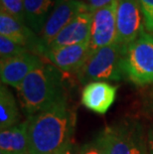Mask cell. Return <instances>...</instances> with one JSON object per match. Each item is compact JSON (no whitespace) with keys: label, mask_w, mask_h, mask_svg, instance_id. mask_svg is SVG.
<instances>
[{"label":"cell","mask_w":153,"mask_h":154,"mask_svg":"<svg viewBox=\"0 0 153 154\" xmlns=\"http://www.w3.org/2000/svg\"><path fill=\"white\" fill-rule=\"evenodd\" d=\"M90 52L92 50L90 43L69 45L48 48L45 52V58L60 71L77 74L90 56Z\"/></svg>","instance_id":"8fae6325"},{"label":"cell","mask_w":153,"mask_h":154,"mask_svg":"<svg viewBox=\"0 0 153 154\" xmlns=\"http://www.w3.org/2000/svg\"><path fill=\"white\" fill-rule=\"evenodd\" d=\"M126 48L118 44L92 51L82 68L76 74L81 84L92 82H118L123 77L122 59Z\"/></svg>","instance_id":"3957f363"},{"label":"cell","mask_w":153,"mask_h":154,"mask_svg":"<svg viewBox=\"0 0 153 154\" xmlns=\"http://www.w3.org/2000/svg\"><path fill=\"white\" fill-rule=\"evenodd\" d=\"M0 35L20 44L30 53L45 57L46 48L40 36L32 31L24 22L17 20L3 10H0Z\"/></svg>","instance_id":"9c48e42d"},{"label":"cell","mask_w":153,"mask_h":154,"mask_svg":"<svg viewBox=\"0 0 153 154\" xmlns=\"http://www.w3.org/2000/svg\"><path fill=\"white\" fill-rule=\"evenodd\" d=\"M0 10L25 23L24 0H0Z\"/></svg>","instance_id":"d6986e66"},{"label":"cell","mask_w":153,"mask_h":154,"mask_svg":"<svg viewBox=\"0 0 153 154\" xmlns=\"http://www.w3.org/2000/svg\"><path fill=\"white\" fill-rule=\"evenodd\" d=\"M146 100H147V107L148 109L153 112V88L149 91V93L147 94V97H146Z\"/></svg>","instance_id":"cb8c5ba5"},{"label":"cell","mask_w":153,"mask_h":154,"mask_svg":"<svg viewBox=\"0 0 153 154\" xmlns=\"http://www.w3.org/2000/svg\"><path fill=\"white\" fill-rule=\"evenodd\" d=\"M54 4V0H24L25 23L37 35L40 36Z\"/></svg>","instance_id":"9a60e30c"},{"label":"cell","mask_w":153,"mask_h":154,"mask_svg":"<svg viewBox=\"0 0 153 154\" xmlns=\"http://www.w3.org/2000/svg\"><path fill=\"white\" fill-rule=\"evenodd\" d=\"M76 1H79V2H83V3H87V0H76Z\"/></svg>","instance_id":"d4e9b609"},{"label":"cell","mask_w":153,"mask_h":154,"mask_svg":"<svg viewBox=\"0 0 153 154\" xmlns=\"http://www.w3.org/2000/svg\"><path fill=\"white\" fill-rule=\"evenodd\" d=\"M77 116L68 97L27 117L29 153L53 154L72 141Z\"/></svg>","instance_id":"6da1fadb"},{"label":"cell","mask_w":153,"mask_h":154,"mask_svg":"<svg viewBox=\"0 0 153 154\" xmlns=\"http://www.w3.org/2000/svg\"><path fill=\"white\" fill-rule=\"evenodd\" d=\"M43 64L41 57L30 52L0 61L1 84L18 90L28 75Z\"/></svg>","instance_id":"30bf717a"},{"label":"cell","mask_w":153,"mask_h":154,"mask_svg":"<svg viewBox=\"0 0 153 154\" xmlns=\"http://www.w3.org/2000/svg\"><path fill=\"white\" fill-rule=\"evenodd\" d=\"M20 111L12 91L1 84L0 86V129H7L20 123Z\"/></svg>","instance_id":"2e32d148"},{"label":"cell","mask_w":153,"mask_h":154,"mask_svg":"<svg viewBox=\"0 0 153 154\" xmlns=\"http://www.w3.org/2000/svg\"><path fill=\"white\" fill-rule=\"evenodd\" d=\"M27 154H30V153H27Z\"/></svg>","instance_id":"4316f807"},{"label":"cell","mask_w":153,"mask_h":154,"mask_svg":"<svg viewBox=\"0 0 153 154\" xmlns=\"http://www.w3.org/2000/svg\"><path fill=\"white\" fill-rule=\"evenodd\" d=\"M144 20L137 0H118L116 41L124 48L133 43L144 32Z\"/></svg>","instance_id":"8992f818"},{"label":"cell","mask_w":153,"mask_h":154,"mask_svg":"<svg viewBox=\"0 0 153 154\" xmlns=\"http://www.w3.org/2000/svg\"><path fill=\"white\" fill-rule=\"evenodd\" d=\"M123 77L138 87L153 85V35L143 33L125 50Z\"/></svg>","instance_id":"277c9868"},{"label":"cell","mask_w":153,"mask_h":154,"mask_svg":"<svg viewBox=\"0 0 153 154\" xmlns=\"http://www.w3.org/2000/svg\"><path fill=\"white\" fill-rule=\"evenodd\" d=\"M140 6L144 26L147 31L153 32V0H137Z\"/></svg>","instance_id":"ffe728a7"},{"label":"cell","mask_w":153,"mask_h":154,"mask_svg":"<svg viewBox=\"0 0 153 154\" xmlns=\"http://www.w3.org/2000/svg\"><path fill=\"white\" fill-rule=\"evenodd\" d=\"M116 7L118 0L109 6L92 13L90 23V50L110 46L116 41Z\"/></svg>","instance_id":"52a82bcc"},{"label":"cell","mask_w":153,"mask_h":154,"mask_svg":"<svg viewBox=\"0 0 153 154\" xmlns=\"http://www.w3.org/2000/svg\"><path fill=\"white\" fill-rule=\"evenodd\" d=\"M0 152L5 154L29 153L27 121L0 131Z\"/></svg>","instance_id":"5bb4252c"},{"label":"cell","mask_w":153,"mask_h":154,"mask_svg":"<svg viewBox=\"0 0 153 154\" xmlns=\"http://www.w3.org/2000/svg\"><path fill=\"white\" fill-rule=\"evenodd\" d=\"M109 154H147L146 132L134 120H123L105 128Z\"/></svg>","instance_id":"5b68a950"},{"label":"cell","mask_w":153,"mask_h":154,"mask_svg":"<svg viewBox=\"0 0 153 154\" xmlns=\"http://www.w3.org/2000/svg\"><path fill=\"white\" fill-rule=\"evenodd\" d=\"M79 154H109V138L106 130H102L93 139L84 143L80 148Z\"/></svg>","instance_id":"e0dca14e"},{"label":"cell","mask_w":153,"mask_h":154,"mask_svg":"<svg viewBox=\"0 0 153 154\" xmlns=\"http://www.w3.org/2000/svg\"><path fill=\"white\" fill-rule=\"evenodd\" d=\"M90 10L87 3L79 2L76 0H60L57 1L55 7L49 16L40 38L46 50L57 37L58 34L81 12Z\"/></svg>","instance_id":"ba28073f"},{"label":"cell","mask_w":153,"mask_h":154,"mask_svg":"<svg viewBox=\"0 0 153 154\" xmlns=\"http://www.w3.org/2000/svg\"><path fill=\"white\" fill-rule=\"evenodd\" d=\"M80 148L77 147V145L73 141H71L70 143H68L67 145H65L64 147H62L61 149H59L58 151H56L53 154H79Z\"/></svg>","instance_id":"7402d4cb"},{"label":"cell","mask_w":153,"mask_h":154,"mask_svg":"<svg viewBox=\"0 0 153 154\" xmlns=\"http://www.w3.org/2000/svg\"><path fill=\"white\" fill-rule=\"evenodd\" d=\"M115 1H116V0H87V5L89 7L90 11L93 13L100 8H103L106 6L110 5Z\"/></svg>","instance_id":"44dd1931"},{"label":"cell","mask_w":153,"mask_h":154,"mask_svg":"<svg viewBox=\"0 0 153 154\" xmlns=\"http://www.w3.org/2000/svg\"><path fill=\"white\" fill-rule=\"evenodd\" d=\"M90 23L92 12L90 10L81 12L58 34L49 48L90 43Z\"/></svg>","instance_id":"4fadbf2b"},{"label":"cell","mask_w":153,"mask_h":154,"mask_svg":"<svg viewBox=\"0 0 153 154\" xmlns=\"http://www.w3.org/2000/svg\"><path fill=\"white\" fill-rule=\"evenodd\" d=\"M29 52L20 44L16 43L11 39L0 35V61L10 59L16 56Z\"/></svg>","instance_id":"ac0fdd59"},{"label":"cell","mask_w":153,"mask_h":154,"mask_svg":"<svg viewBox=\"0 0 153 154\" xmlns=\"http://www.w3.org/2000/svg\"><path fill=\"white\" fill-rule=\"evenodd\" d=\"M0 154H5V153H3V152H0Z\"/></svg>","instance_id":"484cf974"},{"label":"cell","mask_w":153,"mask_h":154,"mask_svg":"<svg viewBox=\"0 0 153 154\" xmlns=\"http://www.w3.org/2000/svg\"><path fill=\"white\" fill-rule=\"evenodd\" d=\"M146 149L147 154H153V124L146 130Z\"/></svg>","instance_id":"603a6c76"},{"label":"cell","mask_w":153,"mask_h":154,"mask_svg":"<svg viewBox=\"0 0 153 154\" xmlns=\"http://www.w3.org/2000/svg\"><path fill=\"white\" fill-rule=\"evenodd\" d=\"M116 94L118 87L109 82H92L84 86L81 103L94 113L105 114L115 101Z\"/></svg>","instance_id":"7c38bea8"},{"label":"cell","mask_w":153,"mask_h":154,"mask_svg":"<svg viewBox=\"0 0 153 154\" xmlns=\"http://www.w3.org/2000/svg\"><path fill=\"white\" fill-rule=\"evenodd\" d=\"M18 93L28 116L67 97L61 72L52 64H43L31 72L19 87Z\"/></svg>","instance_id":"7a4b0ae2"}]
</instances>
